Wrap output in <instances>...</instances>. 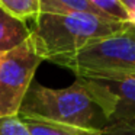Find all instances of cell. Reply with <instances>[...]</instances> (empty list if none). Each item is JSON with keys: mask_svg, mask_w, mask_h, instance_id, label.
Segmentation results:
<instances>
[{"mask_svg": "<svg viewBox=\"0 0 135 135\" xmlns=\"http://www.w3.org/2000/svg\"><path fill=\"white\" fill-rule=\"evenodd\" d=\"M129 22H118L90 13H39L29 26V42L42 61L83 48L99 38L126 31Z\"/></svg>", "mask_w": 135, "mask_h": 135, "instance_id": "1", "label": "cell"}, {"mask_svg": "<svg viewBox=\"0 0 135 135\" xmlns=\"http://www.w3.org/2000/svg\"><path fill=\"white\" fill-rule=\"evenodd\" d=\"M97 110L99 108L77 79L64 89H50L32 81L18 116L38 118L80 128H99L94 123Z\"/></svg>", "mask_w": 135, "mask_h": 135, "instance_id": "2", "label": "cell"}, {"mask_svg": "<svg viewBox=\"0 0 135 135\" xmlns=\"http://www.w3.org/2000/svg\"><path fill=\"white\" fill-rule=\"evenodd\" d=\"M131 25V23H129ZM50 62L71 70L76 77H110L135 73V33L131 29L99 38Z\"/></svg>", "mask_w": 135, "mask_h": 135, "instance_id": "3", "label": "cell"}, {"mask_svg": "<svg viewBox=\"0 0 135 135\" xmlns=\"http://www.w3.org/2000/svg\"><path fill=\"white\" fill-rule=\"evenodd\" d=\"M42 62L29 39L0 57V118L18 116L22 102Z\"/></svg>", "mask_w": 135, "mask_h": 135, "instance_id": "4", "label": "cell"}, {"mask_svg": "<svg viewBox=\"0 0 135 135\" xmlns=\"http://www.w3.org/2000/svg\"><path fill=\"white\" fill-rule=\"evenodd\" d=\"M108 125L135 120V73L110 77H76Z\"/></svg>", "mask_w": 135, "mask_h": 135, "instance_id": "5", "label": "cell"}, {"mask_svg": "<svg viewBox=\"0 0 135 135\" xmlns=\"http://www.w3.org/2000/svg\"><path fill=\"white\" fill-rule=\"evenodd\" d=\"M31 36L29 25L0 9V54L25 44Z\"/></svg>", "mask_w": 135, "mask_h": 135, "instance_id": "6", "label": "cell"}, {"mask_svg": "<svg viewBox=\"0 0 135 135\" xmlns=\"http://www.w3.org/2000/svg\"><path fill=\"white\" fill-rule=\"evenodd\" d=\"M21 119L31 135H102V128H80L38 118H21Z\"/></svg>", "mask_w": 135, "mask_h": 135, "instance_id": "7", "label": "cell"}, {"mask_svg": "<svg viewBox=\"0 0 135 135\" xmlns=\"http://www.w3.org/2000/svg\"><path fill=\"white\" fill-rule=\"evenodd\" d=\"M39 9L41 13H90L100 18H108L87 0H39Z\"/></svg>", "mask_w": 135, "mask_h": 135, "instance_id": "8", "label": "cell"}, {"mask_svg": "<svg viewBox=\"0 0 135 135\" xmlns=\"http://www.w3.org/2000/svg\"><path fill=\"white\" fill-rule=\"evenodd\" d=\"M0 9L26 23L41 13L39 0H0Z\"/></svg>", "mask_w": 135, "mask_h": 135, "instance_id": "9", "label": "cell"}, {"mask_svg": "<svg viewBox=\"0 0 135 135\" xmlns=\"http://www.w3.org/2000/svg\"><path fill=\"white\" fill-rule=\"evenodd\" d=\"M91 6H94L99 12L106 15L108 18L118 22H129L128 13L123 10L118 0H87Z\"/></svg>", "mask_w": 135, "mask_h": 135, "instance_id": "10", "label": "cell"}, {"mask_svg": "<svg viewBox=\"0 0 135 135\" xmlns=\"http://www.w3.org/2000/svg\"><path fill=\"white\" fill-rule=\"evenodd\" d=\"M0 135H31L19 116L0 118Z\"/></svg>", "mask_w": 135, "mask_h": 135, "instance_id": "11", "label": "cell"}, {"mask_svg": "<svg viewBox=\"0 0 135 135\" xmlns=\"http://www.w3.org/2000/svg\"><path fill=\"white\" fill-rule=\"evenodd\" d=\"M102 135H135V120L105 125L102 126Z\"/></svg>", "mask_w": 135, "mask_h": 135, "instance_id": "12", "label": "cell"}, {"mask_svg": "<svg viewBox=\"0 0 135 135\" xmlns=\"http://www.w3.org/2000/svg\"><path fill=\"white\" fill-rule=\"evenodd\" d=\"M118 2H119L120 6L123 7V10L128 13V16H131L135 13V0H118Z\"/></svg>", "mask_w": 135, "mask_h": 135, "instance_id": "13", "label": "cell"}, {"mask_svg": "<svg viewBox=\"0 0 135 135\" xmlns=\"http://www.w3.org/2000/svg\"><path fill=\"white\" fill-rule=\"evenodd\" d=\"M129 29H131V31H132V32H134V33H135V26H134V25H129Z\"/></svg>", "mask_w": 135, "mask_h": 135, "instance_id": "14", "label": "cell"}, {"mask_svg": "<svg viewBox=\"0 0 135 135\" xmlns=\"http://www.w3.org/2000/svg\"><path fill=\"white\" fill-rule=\"evenodd\" d=\"M0 57H2V54H0Z\"/></svg>", "mask_w": 135, "mask_h": 135, "instance_id": "15", "label": "cell"}]
</instances>
